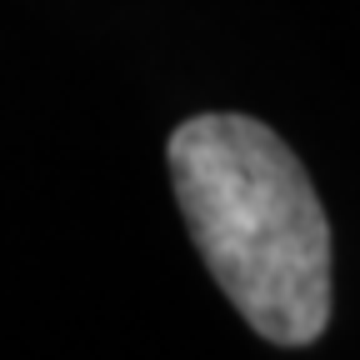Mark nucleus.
<instances>
[{
	"instance_id": "nucleus-1",
	"label": "nucleus",
	"mask_w": 360,
	"mask_h": 360,
	"mask_svg": "<svg viewBox=\"0 0 360 360\" xmlns=\"http://www.w3.org/2000/svg\"><path fill=\"white\" fill-rule=\"evenodd\" d=\"M165 160L191 240L240 321L270 345H315L330 326L335 245L295 150L255 115L205 110L170 130Z\"/></svg>"
}]
</instances>
